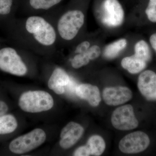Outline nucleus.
Segmentation results:
<instances>
[{
	"mask_svg": "<svg viewBox=\"0 0 156 156\" xmlns=\"http://www.w3.org/2000/svg\"><path fill=\"white\" fill-rule=\"evenodd\" d=\"M16 118L11 115H4L0 116V134H10L17 128Z\"/></svg>",
	"mask_w": 156,
	"mask_h": 156,
	"instance_id": "17",
	"label": "nucleus"
},
{
	"mask_svg": "<svg viewBox=\"0 0 156 156\" xmlns=\"http://www.w3.org/2000/svg\"><path fill=\"white\" fill-rule=\"evenodd\" d=\"M145 12L151 21L156 22V0H150Z\"/></svg>",
	"mask_w": 156,
	"mask_h": 156,
	"instance_id": "21",
	"label": "nucleus"
},
{
	"mask_svg": "<svg viewBox=\"0 0 156 156\" xmlns=\"http://www.w3.org/2000/svg\"><path fill=\"white\" fill-rule=\"evenodd\" d=\"M150 41L152 48L156 51V33L154 34L151 37Z\"/></svg>",
	"mask_w": 156,
	"mask_h": 156,
	"instance_id": "26",
	"label": "nucleus"
},
{
	"mask_svg": "<svg viewBox=\"0 0 156 156\" xmlns=\"http://www.w3.org/2000/svg\"><path fill=\"white\" fill-rule=\"evenodd\" d=\"M71 79V77L63 69L55 68L49 77L48 86L56 94L61 95L65 92Z\"/></svg>",
	"mask_w": 156,
	"mask_h": 156,
	"instance_id": "13",
	"label": "nucleus"
},
{
	"mask_svg": "<svg viewBox=\"0 0 156 156\" xmlns=\"http://www.w3.org/2000/svg\"><path fill=\"white\" fill-rule=\"evenodd\" d=\"M137 87L141 94L148 100L156 101V74L145 71L140 75Z\"/></svg>",
	"mask_w": 156,
	"mask_h": 156,
	"instance_id": "11",
	"label": "nucleus"
},
{
	"mask_svg": "<svg viewBox=\"0 0 156 156\" xmlns=\"http://www.w3.org/2000/svg\"><path fill=\"white\" fill-rule=\"evenodd\" d=\"M123 68L131 74L138 73L146 67L147 62L135 55L123 58L121 62Z\"/></svg>",
	"mask_w": 156,
	"mask_h": 156,
	"instance_id": "15",
	"label": "nucleus"
},
{
	"mask_svg": "<svg viewBox=\"0 0 156 156\" xmlns=\"http://www.w3.org/2000/svg\"><path fill=\"white\" fill-rule=\"evenodd\" d=\"M89 56L90 61L96 59L99 57L101 53L100 48L97 45L91 46L89 49L86 51Z\"/></svg>",
	"mask_w": 156,
	"mask_h": 156,
	"instance_id": "23",
	"label": "nucleus"
},
{
	"mask_svg": "<svg viewBox=\"0 0 156 156\" xmlns=\"http://www.w3.org/2000/svg\"><path fill=\"white\" fill-rule=\"evenodd\" d=\"M75 156H89L91 155L89 148L87 145L83 146L78 148L73 154Z\"/></svg>",
	"mask_w": 156,
	"mask_h": 156,
	"instance_id": "24",
	"label": "nucleus"
},
{
	"mask_svg": "<svg viewBox=\"0 0 156 156\" xmlns=\"http://www.w3.org/2000/svg\"><path fill=\"white\" fill-rule=\"evenodd\" d=\"M8 106L4 101H0V116L5 114L8 111Z\"/></svg>",
	"mask_w": 156,
	"mask_h": 156,
	"instance_id": "25",
	"label": "nucleus"
},
{
	"mask_svg": "<svg viewBox=\"0 0 156 156\" xmlns=\"http://www.w3.org/2000/svg\"><path fill=\"white\" fill-rule=\"evenodd\" d=\"M111 122L115 128L122 131L133 130L138 126L134 109L130 105H123L116 109L112 115Z\"/></svg>",
	"mask_w": 156,
	"mask_h": 156,
	"instance_id": "6",
	"label": "nucleus"
},
{
	"mask_svg": "<svg viewBox=\"0 0 156 156\" xmlns=\"http://www.w3.org/2000/svg\"><path fill=\"white\" fill-rule=\"evenodd\" d=\"M42 15L47 16L55 27L58 48L73 41L85 24V15L80 9H69L62 12L52 11Z\"/></svg>",
	"mask_w": 156,
	"mask_h": 156,
	"instance_id": "2",
	"label": "nucleus"
},
{
	"mask_svg": "<svg viewBox=\"0 0 156 156\" xmlns=\"http://www.w3.org/2000/svg\"><path fill=\"white\" fill-rule=\"evenodd\" d=\"M102 96L105 102L108 105L117 106L131 100L132 92L126 87H107L104 89Z\"/></svg>",
	"mask_w": 156,
	"mask_h": 156,
	"instance_id": "9",
	"label": "nucleus"
},
{
	"mask_svg": "<svg viewBox=\"0 0 156 156\" xmlns=\"http://www.w3.org/2000/svg\"><path fill=\"white\" fill-rule=\"evenodd\" d=\"M62 0H27L23 10L24 16L47 14L58 5Z\"/></svg>",
	"mask_w": 156,
	"mask_h": 156,
	"instance_id": "12",
	"label": "nucleus"
},
{
	"mask_svg": "<svg viewBox=\"0 0 156 156\" xmlns=\"http://www.w3.org/2000/svg\"><path fill=\"white\" fill-rule=\"evenodd\" d=\"M90 47V42L87 40L79 42V44L76 45L74 50H73V55L83 53L89 49Z\"/></svg>",
	"mask_w": 156,
	"mask_h": 156,
	"instance_id": "22",
	"label": "nucleus"
},
{
	"mask_svg": "<svg viewBox=\"0 0 156 156\" xmlns=\"http://www.w3.org/2000/svg\"><path fill=\"white\" fill-rule=\"evenodd\" d=\"M14 32L17 47L31 53L50 56L58 50L56 29L44 15H28L16 20Z\"/></svg>",
	"mask_w": 156,
	"mask_h": 156,
	"instance_id": "1",
	"label": "nucleus"
},
{
	"mask_svg": "<svg viewBox=\"0 0 156 156\" xmlns=\"http://www.w3.org/2000/svg\"><path fill=\"white\" fill-rule=\"evenodd\" d=\"M84 133V128L80 124L70 122L62 128L60 133L59 145L64 149L71 148L80 139Z\"/></svg>",
	"mask_w": 156,
	"mask_h": 156,
	"instance_id": "10",
	"label": "nucleus"
},
{
	"mask_svg": "<svg viewBox=\"0 0 156 156\" xmlns=\"http://www.w3.org/2000/svg\"><path fill=\"white\" fill-rule=\"evenodd\" d=\"M54 105L53 97L48 92L30 91L23 93L19 100V105L23 111L39 113L51 109Z\"/></svg>",
	"mask_w": 156,
	"mask_h": 156,
	"instance_id": "4",
	"label": "nucleus"
},
{
	"mask_svg": "<svg viewBox=\"0 0 156 156\" xmlns=\"http://www.w3.org/2000/svg\"><path fill=\"white\" fill-rule=\"evenodd\" d=\"M30 53L18 47L2 48L0 49V69L18 76L26 75L29 72L26 59L30 56Z\"/></svg>",
	"mask_w": 156,
	"mask_h": 156,
	"instance_id": "3",
	"label": "nucleus"
},
{
	"mask_svg": "<svg viewBox=\"0 0 156 156\" xmlns=\"http://www.w3.org/2000/svg\"><path fill=\"white\" fill-rule=\"evenodd\" d=\"M135 53L134 55L147 63L150 60L151 54L148 45L145 41H139L134 47Z\"/></svg>",
	"mask_w": 156,
	"mask_h": 156,
	"instance_id": "19",
	"label": "nucleus"
},
{
	"mask_svg": "<svg viewBox=\"0 0 156 156\" xmlns=\"http://www.w3.org/2000/svg\"><path fill=\"white\" fill-rule=\"evenodd\" d=\"M103 21L111 27L121 25L124 19V11L118 0H105L103 5Z\"/></svg>",
	"mask_w": 156,
	"mask_h": 156,
	"instance_id": "8",
	"label": "nucleus"
},
{
	"mask_svg": "<svg viewBox=\"0 0 156 156\" xmlns=\"http://www.w3.org/2000/svg\"><path fill=\"white\" fill-rule=\"evenodd\" d=\"M91 155L98 156L102 154L105 148L104 140L99 135L91 136L88 140L87 144Z\"/></svg>",
	"mask_w": 156,
	"mask_h": 156,
	"instance_id": "16",
	"label": "nucleus"
},
{
	"mask_svg": "<svg viewBox=\"0 0 156 156\" xmlns=\"http://www.w3.org/2000/svg\"><path fill=\"white\" fill-rule=\"evenodd\" d=\"M13 0H0V16L10 15L12 11Z\"/></svg>",
	"mask_w": 156,
	"mask_h": 156,
	"instance_id": "20",
	"label": "nucleus"
},
{
	"mask_svg": "<svg viewBox=\"0 0 156 156\" xmlns=\"http://www.w3.org/2000/svg\"><path fill=\"white\" fill-rule=\"evenodd\" d=\"M46 139L44 131L37 128L13 140L9 144V149L14 154L27 153L41 145Z\"/></svg>",
	"mask_w": 156,
	"mask_h": 156,
	"instance_id": "5",
	"label": "nucleus"
},
{
	"mask_svg": "<svg viewBox=\"0 0 156 156\" xmlns=\"http://www.w3.org/2000/svg\"><path fill=\"white\" fill-rule=\"evenodd\" d=\"M149 137L140 131L127 134L120 140V150L125 154H136L145 150L150 144Z\"/></svg>",
	"mask_w": 156,
	"mask_h": 156,
	"instance_id": "7",
	"label": "nucleus"
},
{
	"mask_svg": "<svg viewBox=\"0 0 156 156\" xmlns=\"http://www.w3.org/2000/svg\"><path fill=\"white\" fill-rule=\"evenodd\" d=\"M127 41L126 39H120L108 45L105 48L103 55L108 58H114L126 48Z\"/></svg>",
	"mask_w": 156,
	"mask_h": 156,
	"instance_id": "18",
	"label": "nucleus"
},
{
	"mask_svg": "<svg viewBox=\"0 0 156 156\" xmlns=\"http://www.w3.org/2000/svg\"><path fill=\"white\" fill-rule=\"evenodd\" d=\"M76 94L78 97L87 101L91 106H98L101 98L100 91L97 87L89 84H81L78 85Z\"/></svg>",
	"mask_w": 156,
	"mask_h": 156,
	"instance_id": "14",
	"label": "nucleus"
}]
</instances>
